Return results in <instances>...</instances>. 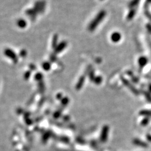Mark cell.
Segmentation results:
<instances>
[{
  "label": "cell",
  "mask_w": 151,
  "mask_h": 151,
  "mask_svg": "<svg viewBox=\"0 0 151 151\" xmlns=\"http://www.w3.org/2000/svg\"><path fill=\"white\" fill-rule=\"evenodd\" d=\"M106 16V11L102 10L100 11L99 13L96 15V16L95 17V19L93 20L91 23L89 24L88 29L90 31H94L96 28L97 27L99 24L101 22V21L103 20L104 18H105Z\"/></svg>",
  "instance_id": "6da1fadb"
},
{
  "label": "cell",
  "mask_w": 151,
  "mask_h": 151,
  "mask_svg": "<svg viewBox=\"0 0 151 151\" xmlns=\"http://www.w3.org/2000/svg\"><path fill=\"white\" fill-rule=\"evenodd\" d=\"M4 54L5 57L8 58V59L12 60L14 63H17L19 58L17 54L12 49H11V48H6V49H5L4 51Z\"/></svg>",
  "instance_id": "7a4b0ae2"
},
{
  "label": "cell",
  "mask_w": 151,
  "mask_h": 151,
  "mask_svg": "<svg viewBox=\"0 0 151 151\" xmlns=\"http://www.w3.org/2000/svg\"><path fill=\"white\" fill-rule=\"evenodd\" d=\"M46 2L44 0H38L34 3L33 8L38 14H43L46 10Z\"/></svg>",
  "instance_id": "3957f363"
},
{
  "label": "cell",
  "mask_w": 151,
  "mask_h": 151,
  "mask_svg": "<svg viewBox=\"0 0 151 151\" xmlns=\"http://www.w3.org/2000/svg\"><path fill=\"white\" fill-rule=\"evenodd\" d=\"M67 46H68V43H67V41L65 40L62 41L61 42L58 43L57 47L54 49V53L57 54V55L58 54L62 53L67 48Z\"/></svg>",
  "instance_id": "277c9868"
},
{
  "label": "cell",
  "mask_w": 151,
  "mask_h": 151,
  "mask_svg": "<svg viewBox=\"0 0 151 151\" xmlns=\"http://www.w3.org/2000/svg\"><path fill=\"white\" fill-rule=\"evenodd\" d=\"M25 14L28 17H29V19L31 21H35L38 16V14L37 12L33 8H30L26 9L25 11Z\"/></svg>",
  "instance_id": "5b68a950"
},
{
  "label": "cell",
  "mask_w": 151,
  "mask_h": 151,
  "mask_svg": "<svg viewBox=\"0 0 151 151\" xmlns=\"http://www.w3.org/2000/svg\"><path fill=\"white\" fill-rule=\"evenodd\" d=\"M121 39V35L119 32H114L111 35V40L114 43H118Z\"/></svg>",
  "instance_id": "8992f818"
},
{
  "label": "cell",
  "mask_w": 151,
  "mask_h": 151,
  "mask_svg": "<svg viewBox=\"0 0 151 151\" xmlns=\"http://www.w3.org/2000/svg\"><path fill=\"white\" fill-rule=\"evenodd\" d=\"M16 25L18 28L20 29H25L27 26L28 23L26 20L24 19H19L16 21Z\"/></svg>",
  "instance_id": "52a82bcc"
},
{
  "label": "cell",
  "mask_w": 151,
  "mask_h": 151,
  "mask_svg": "<svg viewBox=\"0 0 151 151\" xmlns=\"http://www.w3.org/2000/svg\"><path fill=\"white\" fill-rule=\"evenodd\" d=\"M58 35L56 34L53 35L52 40V48L53 49H55L58 44Z\"/></svg>",
  "instance_id": "ba28073f"
},
{
  "label": "cell",
  "mask_w": 151,
  "mask_h": 151,
  "mask_svg": "<svg viewBox=\"0 0 151 151\" xmlns=\"http://www.w3.org/2000/svg\"><path fill=\"white\" fill-rule=\"evenodd\" d=\"M49 59L51 62H56L58 59V58L57 57V54L53 53L50 55Z\"/></svg>",
  "instance_id": "9c48e42d"
},
{
  "label": "cell",
  "mask_w": 151,
  "mask_h": 151,
  "mask_svg": "<svg viewBox=\"0 0 151 151\" xmlns=\"http://www.w3.org/2000/svg\"><path fill=\"white\" fill-rule=\"evenodd\" d=\"M42 66L45 70H48L51 67V63H50L49 62H48V61H46V62L43 63Z\"/></svg>",
  "instance_id": "30bf717a"
},
{
  "label": "cell",
  "mask_w": 151,
  "mask_h": 151,
  "mask_svg": "<svg viewBox=\"0 0 151 151\" xmlns=\"http://www.w3.org/2000/svg\"><path fill=\"white\" fill-rule=\"evenodd\" d=\"M147 58L145 57H141L139 59V63L141 65H145L147 63Z\"/></svg>",
  "instance_id": "8fae6325"
},
{
  "label": "cell",
  "mask_w": 151,
  "mask_h": 151,
  "mask_svg": "<svg viewBox=\"0 0 151 151\" xmlns=\"http://www.w3.org/2000/svg\"><path fill=\"white\" fill-rule=\"evenodd\" d=\"M27 54H28V52L26 50L22 49L20 52V53H19V56L22 58H24L27 56Z\"/></svg>",
  "instance_id": "7c38bea8"
},
{
  "label": "cell",
  "mask_w": 151,
  "mask_h": 151,
  "mask_svg": "<svg viewBox=\"0 0 151 151\" xmlns=\"http://www.w3.org/2000/svg\"><path fill=\"white\" fill-rule=\"evenodd\" d=\"M101 1H102V0H101Z\"/></svg>",
  "instance_id": "4fadbf2b"
}]
</instances>
